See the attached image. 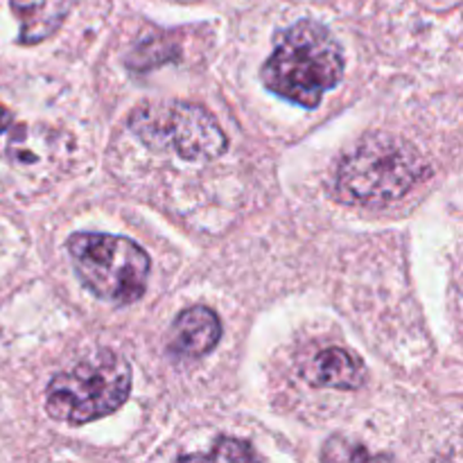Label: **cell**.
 I'll return each instance as SVG.
<instances>
[{"mask_svg": "<svg viewBox=\"0 0 463 463\" xmlns=\"http://www.w3.org/2000/svg\"><path fill=\"white\" fill-rule=\"evenodd\" d=\"M260 77L279 98L315 109L342 81L344 52L324 25L298 21L280 32Z\"/></svg>", "mask_w": 463, "mask_h": 463, "instance_id": "cell-1", "label": "cell"}, {"mask_svg": "<svg viewBox=\"0 0 463 463\" xmlns=\"http://www.w3.org/2000/svg\"><path fill=\"white\" fill-rule=\"evenodd\" d=\"M428 175L414 145L396 136L375 134L339 161L333 193L348 206L383 208L405 197Z\"/></svg>", "mask_w": 463, "mask_h": 463, "instance_id": "cell-2", "label": "cell"}, {"mask_svg": "<svg viewBox=\"0 0 463 463\" xmlns=\"http://www.w3.org/2000/svg\"><path fill=\"white\" fill-rule=\"evenodd\" d=\"M131 393V366L118 353L95 351L61 371L48 384L45 411L71 425L93 423L113 414Z\"/></svg>", "mask_w": 463, "mask_h": 463, "instance_id": "cell-3", "label": "cell"}, {"mask_svg": "<svg viewBox=\"0 0 463 463\" xmlns=\"http://www.w3.org/2000/svg\"><path fill=\"white\" fill-rule=\"evenodd\" d=\"M66 247L81 283L102 301L127 306L145 294L152 262L134 240L109 233H72Z\"/></svg>", "mask_w": 463, "mask_h": 463, "instance_id": "cell-4", "label": "cell"}, {"mask_svg": "<svg viewBox=\"0 0 463 463\" xmlns=\"http://www.w3.org/2000/svg\"><path fill=\"white\" fill-rule=\"evenodd\" d=\"M131 134L158 152H175L184 161H211L229 147L224 131L203 107L181 99L145 102L131 111Z\"/></svg>", "mask_w": 463, "mask_h": 463, "instance_id": "cell-5", "label": "cell"}, {"mask_svg": "<svg viewBox=\"0 0 463 463\" xmlns=\"http://www.w3.org/2000/svg\"><path fill=\"white\" fill-rule=\"evenodd\" d=\"M222 321L217 312L206 306L185 307L170 330V348L176 357H203L220 344Z\"/></svg>", "mask_w": 463, "mask_h": 463, "instance_id": "cell-6", "label": "cell"}, {"mask_svg": "<svg viewBox=\"0 0 463 463\" xmlns=\"http://www.w3.org/2000/svg\"><path fill=\"white\" fill-rule=\"evenodd\" d=\"M364 364L360 357L348 353L346 348L330 346L317 353L303 369V378L312 387L321 389H342V392H353L364 383Z\"/></svg>", "mask_w": 463, "mask_h": 463, "instance_id": "cell-7", "label": "cell"}, {"mask_svg": "<svg viewBox=\"0 0 463 463\" xmlns=\"http://www.w3.org/2000/svg\"><path fill=\"white\" fill-rule=\"evenodd\" d=\"M9 5L21 23V43L36 45L61 27L75 0H9Z\"/></svg>", "mask_w": 463, "mask_h": 463, "instance_id": "cell-8", "label": "cell"}, {"mask_svg": "<svg viewBox=\"0 0 463 463\" xmlns=\"http://www.w3.org/2000/svg\"><path fill=\"white\" fill-rule=\"evenodd\" d=\"M194 459H217V461H251L260 459V457L253 452V448L249 443L238 441V439H220L217 446L213 448L208 455L194 457Z\"/></svg>", "mask_w": 463, "mask_h": 463, "instance_id": "cell-9", "label": "cell"}]
</instances>
